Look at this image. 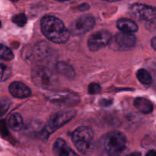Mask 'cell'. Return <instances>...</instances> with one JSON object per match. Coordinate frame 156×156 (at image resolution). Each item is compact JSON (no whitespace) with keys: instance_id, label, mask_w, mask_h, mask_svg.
Returning a JSON list of instances; mask_svg holds the SVG:
<instances>
[{"instance_id":"cell-1","label":"cell","mask_w":156,"mask_h":156,"mask_svg":"<svg viewBox=\"0 0 156 156\" xmlns=\"http://www.w3.org/2000/svg\"><path fill=\"white\" fill-rule=\"evenodd\" d=\"M41 30L44 36L56 44H64L69 39L70 31L63 22L52 15H46L41 19Z\"/></svg>"},{"instance_id":"cell-2","label":"cell","mask_w":156,"mask_h":156,"mask_svg":"<svg viewBox=\"0 0 156 156\" xmlns=\"http://www.w3.org/2000/svg\"><path fill=\"white\" fill-rule=\"evenodd\" d=\"M31 76L35 85L44 89L53 88L58 84L56 75L47 67L43 66L35 67L32 71Z\"/></svg>"},{"instance_id":"cell-3","label":"cell","mask_w":156,"mask_h":156,"mask_svg":"<svg viewBox=\"0 0 156 156\" xmlns=\"http://www.w3.org/2000/svg\"><path fill=\"white\" fill-rule=\"evenodd\" d=\"M94 139L92 129L88 126H80L73 133L72 140L76 147L82 153H85L91 148Z\"/></svg>"},{"instance_id":"cell-4","label":"cell","mask_w":156,"mask_h":156,"mask_svg":"<svg viewBox=\"0 0 156 156\" xmlns=\"http://www.w3.org/2000/svg\"><path fill=\"white\" fill-rule=\"evenodd\" d=\"M126 137L122 133L113 131L106 136L104 141V147L109 155H118L126 147Z\"/></svg>"},{"instance_id":"cell-5","label":"cell","mask_w":156,"mask_h":156,"mask_svg":"<svg viewBox=\"0 0 156 156\" xmlns=\"http://www.w3.org/2000/svg\"><path fill=\"white\" fill-rule=\"evenodd\" d=\"M75 116H76V111L73 110L59 111L51 115L44 129V133L46 136L63 126L67 122L70 121Z\"/></svg>"},{"instance_id":"cell-6","label":"cell","mask_w":156,"mask_h":156,"mask_svg":"<svg viewBox=\"0 0 156 156\" xmlns=\"http://www.w3.org/2000/svg\"><path fill=\"white\" fill-rule=\"evenodd\" d=\"M95 24V21L92 16L88 15H82L75 20L69 27V31L73 35H82L91 30Z\"/></svg>"},{"instance_id":"cell-7","label":"cell","mask_w":156,"mask_h":156,"mask_svg":"<svg viewBox=\"0 0 156 156\" xmlns=\"http://www.w3.org/2000/svg\"><path fill=\"white\" fill-rule=\"evenodd\" d=\"M133 16L146 21H156V8L143 4H133L129 8Z\"/></svg>"},{"instance_id":"cell-8","label":"cell","mask_w":156,"mask_h":156,"mask_svg":"<svg viewBox=\"0 0 156 156\" xmlns=\"http://www.w3.org/2000/svg\"><path fill=\"white\" fill-rule=\"evenodd\" d=\"M111 34L108 30H99L93 34L88 41V48L91 51H97L106 47L111 41Z\"/></svg>"},{"instance_id":"cell-9","label":"cell","mask_w":156,"mask_h":156,"mask_svg":"<svg viewBox=\"0 0 156 156\" xmlns=\"http://www.w3.org/2000/svg\"><path fill=\"white\" fill-rule=\"evenodd\" d=\"M50 101L58 105H66V106H73L77 105L80 99L78 94L69 91H59L48 94L47 96Z\"/></svg>"},{"instance_id":"cell-10","label":"cell","mask_w":156,"mask_h":156,"mask_svg":"<svg viewBox=\"0 0 156 156\" xmlns=\"http://www.w3.org/2000/svg\"><path fill=\"white\" fill-rule=\"evenodd\" d=\"M136 42V37L133 33L120 32L114 37V44L117 46V48L120 50H126L133 48Z\"/></svg>"},{"instance_id":"cell-11","label":"cell","mask_w":156,"mask_h":156,"mask_svg":"<svg viewBox=\"0 0 156 156\" xmlns=\"http://www.w3.org/2000/svg\"><path fill=\"white\" fill-rule=\"evenodd\" d=\"M9 91L13 97L17 98H25L31 94L30 88L20 82H14L9 85Z\"/></svg>"},{"instance_id":"cell-12","label":"cell","mask_w":156,"mask_h":156,"mask_svg":"<svg viewBox=\"0 0 156 156\" xmlns=\"http://www.w3.org/2000/svg\"><path fill=\"white\" fill-rule=\"evenodd\" d=\"M53 153L56 155L67 156V155H76V153L67 146L65 140L62 139H57L53 145Z\"/></svg>"},{"instance_id":"cell-13","label":"cell","mask_w":156,"mask_h":156,"mask_svg":"<svg viewBox=\"0 0 156 156\" xmlns=\"http://www.w3.org/2000/svg\"><path fill=\"white\" fill-rule=\"evenodd\" d=\"M117 27L120 31L134 33L138 30V25L133 20L128 18H121L117 23Z\"/></svg>"},{"instance_id":"cell-14","label":"cell","mask_w":156,"mask_h":156,"mask_svg":"<svg viewBox=\"0 0 156 156\" xmlns=\"http://www.w3.org/2000/svg\"><path fill=\"white\" fill-rule=\"evenodd\" d=\"M134 105L143 114H150L153 111V105L145 98H137L134 100Z\"/></svg>"},{"instance_id":"cell-15","label":"cell","mask_w":156,"mask_h":156,"mask_svg":"<svg viewBox=\"0 0 156 156\" xmlns=\"http://www.w3.org/2000/svg\"><path fill=\"white\" fill-rule=\"evenodd\" d=\"M9 126L12 130L19 131L23 127L22 117L18 113L12 114L9 118Z\"/></svg>"},{"instance_id":"cell-16","label":"cell","mask_w":156,"mask_h":156,"mask_svg":"<svg viewBox=\"0 0 156 156\" xmlns=\"http://www.w3.org/2000/svg\"><path fill=\"white\" fill-rule=\"evenodd\" d=\"M56 69L59 73L62 74V76H65L66 77L73 79L75 76V72L73 67L68 63L60 62H58L56 65Z\"/></svg>"},{"instance_id":"cell-17","label":"cell","mask_w":156,"mask_h":156,"mask_svg":"<svg viewBox=\"0 0 156 156\" xmlns=\"http://www.w3.org/2000/svg\"><path fill=\"white\" fill-rule=\"evenodd\" d=\"M136 77L138 80L145 85H150L152 82V76L150 73L144 69H140L137 71Z\"/></svg>"},{"instance_id":"cell-18","label":"cell","mask_w":156,"mask_h":156,"mask_svg":"<svg viewBox=\"0 0 156 156\" xmlns=\"http://www.w3.org/2000/svg\"><path fill=\"white\" fill-rule=\"evenodd\" d=\"M1 59L5 61H10L13 59L14 54L12 50L6 46L2 44L1 45Z\"/></svg>"},{"instance_id":"cell-19","label":"cell","mask_w":156,"mask_h":156,"mask_svg":"<svg viewBox=\"0 0 156 156\" xmlns=\"http://www.w3.org/2000/svg\"><path fill=\"white\" fill-rule=\"evenodd\" d=\"M12 21L18 27H24L27 21V16L24 14H18L12 18Z\"/></svg>"},{"instance_id":"cell-20","label":"cell","mask_w":156,"mask_h":156,"mask_svg":"<svg viewBox=\"0 0 156 156\" xmlns=\"http://www.w3.org/2000/svg\"><path fill=\"white\" fill-rule=\"evenodd\" d=\"M101 91V88L100 85L98 83H95V82L91 83L89 85V86H88V92L91 94H98Z\"/></svg>"},{"instance_id":"cell-21","label":"cell","mask_w":156,"mask_h":156,"mask_svg":"<svg viewBox=\"0 0 156 156\" xmlns=\"http://www.w3.org/2000/svg\"><path fill=\"white\" fill-rule=\"evenodd\" d=\"M1 69H2V81H5V79H7L9 77L11 74V71L7 68L6 66H5L3 64H1Z\"/></svg>"},{"instance_id":"cell-22","label":"cell","mask_w":156,"mask_h":156,"mask_svg":"<svg viewBox=\"0 0 156 156\" xmlns=\"http://www.w3.org/2000/svg\"><path fill=\"white\" fill-rule=\"evenodd\" d=\"M79 9H80L82 11H85L87 10L88 9H89V5H88V4H85V3H84V4L81 5L79 6Z\"/></svg>"},{"instance_id":"cell-23","label":"cell","mask_w":156,"mask_h":156,"mask_svg":"<svg viewBox=\"0 0 156 156\" xmlns=\"http://www.w3.org/2000/svg\"><path fill=\"white\" fill-rule=\"evenodd\" d=\"M151 44H152V47H153L154 50H156V37H155L152 38V42H151Z\"/></svg>"},{"instance_id":"cell-24","label":"cell","mask_w":156,"mask_h":156,"mask_svg":"<svg viewBox=\"0 0 156 156\" xmlns=\"http://www.w3.org/2000/svg\"><path fill=\"white\" fill-rule=\"evenodd\" d=\"M147 155H156V151H150L147 153Z\"/></svg>"},{"instance_id":"cell-25","label":"cell","mask_w":156,"mask_h":156,"mask_svg":"<svg viewBox=\"0 0 156 156\" xmlns=\"http://www.w3.org/2000/svg\"><path fill=\"white\" fill-rule=\"evenodd\" d=\"M103 1L110 2H118V1H120V0H103Z\"/></svg>"},{"instance_id":"cell-26","label":"cell","mask_w":156,"mask_h":156,"mask_svg":"<svg viewBox=\"0 0 156 156\" xmlns=\"http://www.w3.org/2000/svg\"><path fill=\"white\" fill-rule=\"evenodd\" d=\"M56 1H58V2H65V1H69V0H56Z\"/></svg>"},{"instance_id":"cell-27","label":"cell","mask_w":156,"mask_h":156,"mask_svg":"<svg viewBox=\"0 0 156 156\" xmlns=\"http://www.w3.org/2000/svg\"><path fill=\"white\" fill-rule=\"evenodd\" d=\"M10 1H12V2H17V1H18V0H10Z\"/></svg>"}]
</instances>
